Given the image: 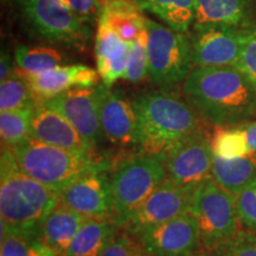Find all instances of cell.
<instances>
[{"instance_id": "obj_2", "label": "cell", "mask_w": 256, "mask_h": 256, "mask_svg": "<svg viewBox=\"0 0 256 256\" xmlns=\"http://www.w3.org/2000/svg\"><path fill=\"white\" fill-rule=\"evenodd\" d=\"M132 104L136 115V150L140 154L168 156L179 142L203 130L194 108L170 92H144Z\"/></svg>"}, {"instance_id": "obj_35", "label": "cell", "mask_w": 256, "mask_h": 256, "mask_svg": "<svg viewBox=\"0 0 256 256\" xmlns=\"http://www.w3.org/2000/svg\"><path fill=\"white\" fill-rule=\"evenodd\" d=\"M80 20L92 24L98 20L102 0H60Z\"/></svg>"}, {"instance_id": "obj_24", "label": "cell", "mask_w": 256, "mask_h": 256, "mask_svg": "<svg viewBox=\"0 0 256 256\" xmlns=\"http://www.w3.org/2000/svg\"><path fill=\"white\" fill-rule=\"evenodd\" d=\"M14 60L22 72L40 75L63 66L66 57L55 48L19 46L14 50Z\"/></svg>"}, {"instance_id": "obj_27", "label": "cell", "mask_w": 256, "mask_h": 256, "mask_svg": "<svg viewBox=\"0 0 256 256\" xmlns=\"http://www.w3.org/2000/svg\"><path fill=\"white\" fill-rule=\"evenodd\" d=\"M36 104L34 92L23 75L14 72L0 84V112L19 110Z\"/></svg>"}, {"instance_id": "obj_30", "label": "cell", "mask_w": 256, "mask_h": 256, "mask_svg": "<svg viewBox=\"0 0 256 256\" xmlns=\"http://www.w3.org/2000/svg\"><path fill=\"white\" fill-rule=\"evenodd\" d=\"M148 34L145 28L138 36L136 40L130 43V52H128L127 69L124 72V80L128 82H139L148 76Z\"/></svg>"}, {"instance_id": "obj_21", "label": "cell", "mask_w": 256, "mask_h": 256, "mask_svg": "<svg viewBox=\"0 0 256 256\" xmlns=\"http://www.w3.org/2000/svg\"><path fill=\"white\" fill-rule=\"evenodd\" d=\"M118 229L113 220H87L64 256H100L118 235Z\"/></svg>"}, {"instance_id": "obj_3", "label": "cell", "mask_w": 256, "mask_h": 256, "mask_svg": "<svg viewBox=\"0 0 256 256\" xmlns=\"http://www.w3.org/2000/svg\"><path fill=\"white\" fill-rule=\"evenodd\" d=\"M2 236L40 235V226L60 203V191L24 174L10 147L2 145L0 158Z\"/></svg>"}, {"instance_id": "obj_32", "label": "cell", "mask_w": 256, "mask_h": 256, "mask_svg": "<svg viewBox=\"0 0 256 256\" xmlns=\"http://www.w3.org/2000/svg\"><path fill=\"white\" fill-rule=\"evenodd\" d=\"M236 208L243 226L256 234V178L236 194Z\"/></svg>"}, {"instance_id": "obj_7", "label": "cell", "mask_w": 256, "mask_h": 256, "mask_svg": "<svg viewBox=\"0 0 256 256\" xmlns=\"http://www.w3.org/2000/svg\"><path fill=\"white\" fill-rule=\"evenodd\" d=\"M146 28L148 78L159 86L185 81L194 66L190 34L172 30L152 19H147Z\"/></svg>"}, {"instance_id": "obj_36", "label": "cell", "mask_w": 256, "mask_h": 256, "mask_svg": "<svg viewBox=\"0 0 256 256\" xmlns=\"http://www.w3.org/2000/svg\"><path fill=\"white\" fill-rule=\"evenodd\" d=\"M14 74V60L8 51H2L0 60V81H5Z\"/></svg>"}, {"instance_id": "obj_16", "label": "cell", "mask_w": 256, "mask_h": 256, "mask_svg": "<svg viewBox=\"0 0 256 256\" xmlns=\"http://www.w3.org/2000/svg\"><path fill=\"white\" fill-rule=\"evenodd\" d=\"M30 138L78 154L101 158L63 115L44 104H37L34 108Z\"/></svg>"}, {"instance_id": "obj_6", "label": "cell", "mask_w": 256, "mask_h": 256, "mask_svg": "<svg viewBox=\"0 0 256 256\" xmlns=\"http://www.w3.org/2000/svg\"><path fill=\"white\" fill-rule=\"evenodd\" d=\"M190 212L200 232V252L198 255L215 250L241 230L236 194L224 190L212 178L194 190Z\"/></svg>"}, {"instance_id": "obj_5", "label": "cell", "mask_w": 256, "mask_h": 256, "mask_svg": "<svg viewBox=\"0 0 256 256\" xmlns=\"http://www.w3.org/2000/svg\"><path fill=\"white\" fill-rule=\"evenodd\" d=\"M168 177L165 156L138 154L121 162L110 176L114 222L124 228Z\"/></svg>"}, {"instance_id": "obj_18", "label": "cell", "mask_w": 256, "mask_h": 256, "mask_svg": "<svg viewBox=\"0 0 256 256\" xmlns=\"http://www.w3.org/2000/svg\"><path fill=\"white\" fill-rule=\"evenodd\" d=\"M86 220L84 216L58 203L40 226V238L56 256H64Z\"/></svg>"}, {"instance_id": "obj_15", "label": "cell", "mask_w": 256, "mask_h": 256, "mask_svg": "<svg viewBox=\"0 0 256 256\" xmlns=\"http://www.w3.org/2000/svg\"><path fill=\"white\" fill-rule=\"evenodd\" d=\"M98 114L102 132L113 145L136 148V115L133 104L119 90L102 84L96 86Z\"/></svg>"}, {"instance_id": "obj_25", "label": "cell", "mask_w": 256, "mask_h": 256, "mask_svg": "<svg viewBox=\"0 0 256 256\" xmlns=\"http://www.w3.org/2000/svg\"><path fill=\"white\" fill-rule=\"evenodd\" d=\"M37 104L25 106L23 108L0 114V136L2 145L12 147L30 138V127L34 108Z\"/></svg>"}, {"instance_id": "obj_9", "label": "cell", "mask_w": 256, "mask_h": 256, "mask_svg": "<svg viewBox=\"0 0 256 256\" xmlns=\"http://www.w3.org/2000/svg\"><path fill=\"white\" fill-rule=\"evenodd\" d=\"M190 34L194 66H236L244 28L222 23H194Z\"/></svg>"}, {"instance_id": "obj_28", "label": "cell", "mask_w": 256, "mask_h": 256, "mask_svg": "<svg viewBox=\"0 0 256 256\" xmlns=\"http://www.w3.org/2000/svg\"><path fill=\"white\" fill-rule=\"evenodd\" d=\"M2 256H56L40 235L6 234L2 236Z\"/></svg>"}, {"instance_id": "obj_17", "label": "cell", "mask_w": 256, "mask_h": 256, "mask_svg": "<svg viewBox=\"0 0 256 256\" xmlns=\"http://www.w3.org/2000/svg\"><path fill=\"white\" fill-rule=\"evenodd\" d=\"M22 75L30 86L34 100L40 104L72 88L95 87L100 78L98 70L83 64L60 66L40 75L24 72Z\"/></svg>"}, {"instance_id": "obj_4", "label": "cell", "mask_w": 256, "mask_h": 256, "mask_svg": "<svg viewBox=\"0 0 256 256\" xmlns=\"http://www.w3.org/2000/svg\"><path fill=\"white\" fill-rule=\"evenodd\" d=\"M11 150L24 174L60 192L87 172L110 166L104 158L78 154L32 138Z\"/></svg>"}, {"instance_id": "obj_29", "label": "cell", "mask_w": 256, "mask_h": 256, "mask_svg": "<svg viewBox=\"0 0 256 256\" xmlns=\"http://www.w3.org/2000/svg\"><path fill=\"white\" fill-rule=\"evenodd\" d=\"M128 52H130V43L124 42L110 26L98 23V31L95 36L96 64L116 60L128 55Z\"/></svg>"}, {"instance_id": "obj_20", "label": "cell", "mask_w": 256, "mask_h": 256, "mask_svg": "<svg viewBox=\"0 0 256 256\" xmlns=\"http://www.w3.org/2000/svg\"><path fill=\"white\" fill-rule=\"evenodd\" d=\"M255 0H197L194 23H222L238 28L255 24Z\"/></svg>"}, {"instance_id": "obj_11", "label": "cell", "mask_w": 256, "mask_h": 256, "mask_svg": "<svg viewBox=\"0 0 256 256\" xmlns=\"http://www.w3.org/2000/svg\"><path fill=\"white\" fill-rule=\"evenodd\" d=\"M110 168L102 166L74 180L60 191V203L87 220H113V194L110 178L107 176Z\"/></svg>"}, {"instance_id": "obj_37", "label": "cell", "mask_w": 256, "mask_h": 256, "mask_svg": "<svg viewBox=\"0 0 256 256\" xmlns=\"http://www.w3.org/2000/svg\"><path fill=\"white\" fill-rule=\"evenodd\" d=\"M243 130H244L246 136H247V140L252 152L256 153V121L244 124Z\"/></svg>"}, {"instance_id": "obj_1", "label": "cell", "mask_w": 256, "mask_h": 256, "mask_svg": "<svg viewBox=\"0 0 256 256\" xmlns=\"http://www.w3.org/2000/svg\"><path fill=\"white\" fill-rule=\"evenodd\" d=\"M183 92L200 116L216 127H236L256 118V87L236 66H194Z\"/></svg>"}, {"instance_id": "obj_34", "label": "cell", "mask_w": 256, "mask_h": 256, "mask_svg": "<svg viewBox=\"0 0 256 256\" xmlns=\"http://www.w3.org/2000/svg\"><path fill=\"white\" fill-rule=\"evenodd\" d=\"M236 68L244 72L256 87V23L244 28L243 48Z\"/></svg>"}, {"instance_id": "obj_23", "label": "cell", "mask_w": 256, "mask_h": 256, "mask_svg": "<svg viewBox=\"0 0 256 256\" xmlns=\"http://www.w3.org/2000/svg\"><path fill=\"white\" fill-rule=\"evenodd\" d=\"M142 11L154 14L172 30L188 32L196 22L197 0H136Z\"/></svg>"}, {"instance_id": "obj_31", "label": "cell", "mask_w": 256, "mask_h": 256, "mask_svg": "<svg viewBox=\"0 0 256 256\" xmlns=\"http://www.w3.org/2000/svg\"><path fill=\"white\" fill-rule=\"evenodd\" d=\"M198 256H256V234L241 229L215 250Z\"/></svg>"}, {"instance_id": "obj_8", "label": "cell", "mask_w": 256, "mask_h": 256, "mask_svg": "<svg viewBox=\"0 0 256 256\" xmlns=\"http://www.w3.org/2000/svg\"><path fill=\"white\" fill-rule=\"evenodd\" d=\"M26 23L50 43L83 46L87 43L89 25L76 17L60 0H16Z\"/></svg>"}, {"instance_id": "obj_13", "label": "cell", "mask_w": 256, "mask_h": 256, "mask_svg": "<svg viewBox=\"0 0 256 256\" xmlns=\"http://www.w3.org/2000/svg\"><path fill=\"white\" fill-rule=\"evenodd\" d=\"M63 115L92 148L98 150L104 134L102 132L95 87H76L43 104Z\"/></svg>"}, {"instance_id": "obj_12", "label": "cell", "mask_w": 256, "mask_h": 256, "mask_svg": "<svg viewBox=\"0 0 256 256\" xmlns=\"http://www.w3.org/2000/svg\"><path fill=\"white\" fill-rule=\"evenodd\" d=\"M136 238L152 256H197L200 252V232L190 211L144 230Z\"/></svg>"}, {"instance_id": "obj_10", "label": "cell", "mask_w": 256, "mask_h": 256, "mask_svg": "<svg viewBox=\"0 0 256 256\" xmlns=\"http://www.w3.org/2000/svg\"><path fill=\"white\" fill-rule=\"evenodd\" d=\"M214 152L203 130L186 138L166 156L168 178L185 190L194 192L211 178Z\"/></svg>"}, {"instance_id": "obj_26", "label": "cell", "mask_w": 256, "mask_h": 256, "mask_svg": "<svg viewBox=\"0 0 256 256\" xmlns=\"http://www.w3.org/2000/svg\"><path fill=\"white\" fill-rule=\"evenodd\" d=\"M211 148L214 154L224 159L241 158L252 153L243 126L217 127L211 139Z\"/></svg>"}, {"instance_id": "obj_14", "label": "cell", "mask_w": 256, "mask_h": 256, "mask_svg": "<svg viewBox=\"0 0 256 256\" xmlns=\"http://www.w3.org/2000/svg\"><path fill=\"white\" fill-rule=\"evenodd\" d=\"M192 197L194 192L185 190L166 177L148 200L130 217L124 229L136 236L144 230L168 222L190 211Z\"/></svg>"}, {"instance_id": "obj_33", "label": "cell", "mask_w": 256, "mask_h": 256, "mask_svg": "<svg viewBox=\"0 0 256 256\" xmlns=\"http://www.w3.org/2000/svg\"><path fill=\"white\" fill-rule=\"evenodd\" d=\"M100 256H152L136 236L126 232L118 234Z\"/></svg>"}, {"instance_id": "obj_22", "label": "cell", "mask_w": 256, "mask_h": 256, "mask_svg": "<svg viewBox=\"0 0 256 256\" xmlns=\"http://www.w3.org/2000/svg\"><path fill=\"white\" fill-rule=\"evenodd\" d=\"M211 178L224 190L238 194L256 178V153L234 159L214 154Z\"/></svg>"}, {"instance_id": "obj_19", "label": "cell", "mask_w": 256, "mask_h": 256, "mask_svg": "<svg viewBox=\"0 0 256 256\" xmlns=\"http://www.w3.org/2000/svg\"><path fill=\"white\" fill-rule=\"evenodd\" d=\"M146 22L136 0H102L98 23L110 26L127 43L136 40L145 30Z\"/></svg>"}]
</instances>
